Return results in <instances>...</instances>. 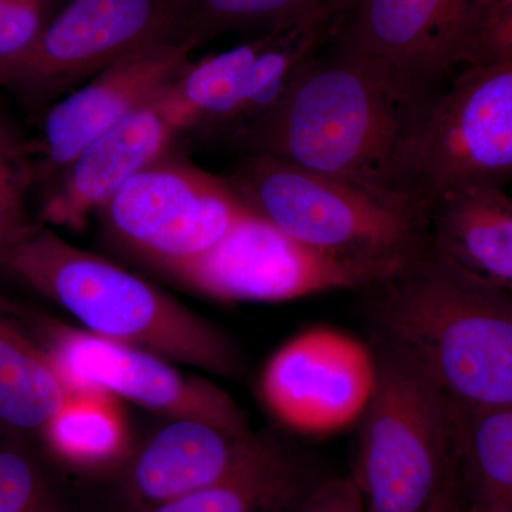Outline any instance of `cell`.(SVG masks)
<instances>
[{
	"label": "cell",
	"mask_w": 512,
	"mask_h": 512,
	"mask_svg": "<svg viewBox=\"0 0 512 512\" xmlns=\"http://www.w3.org/2000/svg\"><path fill=\"white\" fill-rule=\"evenodd\" d=\"M389 350L467 409H512V292L427 249L369 288Z\"/></svg>",
	"instance_id": "cell-1"
},
{
	"label": "cell",
	"mask_w": 512,
	"mask_h": 512,
	"mask_svg": "<svg viewBox=\"0 0 512 512\" xmlns=\"http://www.w3.org/2000/svg\"><path fill=\"white\" fill-rule=\"evenodd\" d=\"M436 93L332 47L232 146L390 191L404 144Z\"/></svg>",
	"instance_id": "cell-2"
},
{
	"label": "cell",
	"mask_w": 512,
	"mask_h": 512,
	"mask_svg": "<svg viewBox=\"0 0 512 512\" xmlns=\"http://www.w3.org/2000/svg\"><path fill=\"white\" fill-rule=\"evenodd\" d=\"M0 269L42 293L100 338L221 377H238L234 343L200 315L121 266L74 247L45 225L0 255Z\"/></svg>",
	"instance_id": "cell-3"
},
{
	"label": "cell",
	"mask_w": 512,
	"mask_h": 512,
	"mask_svg": "<svg viewBox=\"0 0 512 512\" xmlns=\"http://www.w3.org/2000/svg\"><path fill=\"white\" fill-rule=\"evenodd\" d=\"M242 201L316 251L392 275L430 248L429 211L416 201L248 154L227 177Z\"/></svg>",
	"instance_id": "cell-4"
},
{
	"label": "cell",
	"mask_w": 512,
	"mask_h": 512,
	"mask_svg": "<svg viewBox=\"0 0 512 512\" xmlns=\"http://www.w3.org/2000/svg\"><path fill=\"white\" fill-rule=\"evenodd\" d=\"M362 416L355 481L365 512H461L454 478L453 406L416 367L380 348Z\"/></svg>",
	"instance_id": "cell-5"
},
{
	"label": "cell",
	"mask_w": 512,
	"mask_h": 512,
	"mask_svg": "<svg viewBox=\"0 0 512 512\" xmlns=\"http://www.w3.org/2000/svg\"><path fill=\"white\" fill-rule=\"evenodd\" d=\"M512 178V63L461 67L429 101L404 144L390 191L429 205ZM429 211V210H427Z\"/></svg>",
	"instance_id": "cell-6"
},
{
	"label": "cell",
	"mask_w": 512,
	"mask_h": 512,
	"mask_svg": "<svg viewBox=\"0 0 512 512\" xmlns=\"http://www.w3.org/2000/svg\"><path fill=\"white\" fill-rule=\"evenodd\" d=\"M343 6H320L262 35L191 62L164 99L184 133L232 144L275 109L332 42Z\"/></svg>",
	"instance_id": "cell-7"
},
{
	"label": "cell",
	"mask_w": 512,
	"mask_h": 512,
	"mask_svg": "<svg viewBox=\"0 0 512 512\" xmlns=\"http://www.w3.org/2000/svg\"><path fill=\"white\" fill-rule=\"evenodd\" d=\"M194 291L225 302H286L366 289L390 276L316 251L249 211L214 247L163 266Z\"/></svg>",
	"instance_id": "cell-8"
},
{
	"label": "cell",
	"mask_w": 512,
	"mask_h": 512,
	"mask_svg": "<svg viewBox=\"0 0 512 512\" xmlns=\"http://www.w3.org/2000/svg\"><path fill=\"white\" fill-rule=\"evenodd\" d=\"M187 35V0H66L10 90L56 101L124 57Z\"/></svg>",
	"instance_id": "cell-9"
},
{
	"label": "cell",
	"mask_w": 512,
	"mask_h": 512,
	"mask_svg": "<svg viewBox=\"0 0 512 512\" xmlns=\"http://www.w3.org/2000/svg\"><path fill=\"white\" fill-rule=\"evenodd\" d=\"M101 211L114 237L163 268L214 247L251 208L227 178L167 154Z\"/></svg>",
	"instance_id": "cell-10"
},
{
	"label": "cell",
	"mask_w": 512,
	"mask_h": 512,
	"mask_svg": "<svg viewBox=\"0 0 512 512\" xmlns=\"http://www.w3.org/2000/svg\"><path fill=\"white\" fill-rule=\"evenodd\" d=\"M28 316L37 342L74 390L124 397L173 420H200L234 433H251L238 404L210 380L178 372L147 350Z\"/></svg>",
	"instance_id": "cell-11"
},
{
	"label": "cell",
	"mask_w": 512,
	"mask_h": 512,
	"mask_svg": "<svg viewBox=\"0 0 512 512\" xmlns=\"http://www.w3.org/2000/svg\"><path fill=\"white\" fill-rule=\"evenodd\" d=\"M377 382V357L342 330L313 328L276 350L261 376L269 412L306 436H329L362 419Z\"/></svg>",
	"instance_id": "cell-12"
},
{
	"label": "cell",
	"mask_w": 512,
	"mask_h": 512,
	"mask_svg": "<svg viewBox=\"0 0 512 512\" xmlns=\"http://www.w3.org/2000/svg\"><path fill=\"white\" fill-rule=\"evenodd\" d=\"M200 45L190 35L148 46L50 103L30 143L37 180L52 183L94 140L160 97Z\"/></svg>",
	"instance_id": "cell-13"
},
{
	"label": "cell",
	"mask_w": 512,
	"mask_h": 512,
	"mask_svg": "<svg viewBox=\"0 0 512 512\" xmlns=\"http://www.w3.org/2000/svg\"><path fill=\"white\" fill-rule=\"evenodd\" d=\"M476 0H348L333 49L377 64L400 79L439 92L458 69Z\"/></svg>",
	"instance_id": "cell-14"
},
{
	"label": "cell",
	"mask_w": 512,
	"mask_h": 512,
	"mask_svg": "<svg viewBox=\"0 0 512 512\" xmlns=\"http://www.w3.org/2000/svg\"><path fill=\"white\" fill-rule=\"evenodd\" d=\"M164 93L94 140L47 185L43 224L82 228L134 175L170 154L183 130Z\"/></svg>",
	"instance_id": "cell-15"
},
{
	"label": "cell",
	"mask_w": 512,
	"mask_h": 512,
	"mask_svg": "<svg viewBox=\"0 0 512 512\" xmlns=\"http://www.w3.org/2000/svg\"><path fill=\"white\" fill-rule=\"evenodd\" d=\"M275 450L251 433H234L200 420H173L138 454L131 488L157 507L238 476Z\"/></svg>",
	"instance_id": "cell-16"
},
{
	"label": "cell",
	"mask_w": 512,
	"mask_h": 512,
	"mask_svg": "<svg viewBox=\"0 0 512 512\" xmlns=\"http://www.w3.org/2000/svg\"><path fill=\"white\" fill-rule=\"evenodd\" d=\"M433 251L512 292V195L501 187L450 191L429 205Z\"/></svg>",
	"instance_id": "cell-17"
},
{
	"label": "cell",
	"mask_w": 512,
	"mask_h": 512,
	"mask_svg": "<svg viewBox=\"0 0 512 512\" xmlns=\"http://www.w3.org/2000/svg\"><path fill=\"white\" fill-rule=\"evenodd\" d=\"M76 393L23 326L16 306L0 296V429L43 434Z\"/></svg>",
	"instance_id": "cell-18"
},
{
	"label": "cell",
	"mask_w": 512,
	"mask_h": 512,
	"mask_svg": "<svg viewBox=\"0 0 512 512\" xmlns=\"http://www.w3.org/2000/svg\"><path fill=\"white\" fill-rule=\"evenodd\" d=\"M453 443L460 511L512 512V409L453 406Z\"/></svg>",
	"instance_id": "cell-19"
},
{
	"label": "cell",
	"mask_w": 512,
	"mask_h": 512,
	"mask_svg": "<svg viewBox=\"0 0 512 512\" xmlns=\"http://www.w3.org/2000/svg\"><path fill=\"white\" fill-rule=\"evenodd\" d=\"M319 481L308 468L275 450L244 473L157 505L151 512H291Z\"/></svg>",
	"instance_id": "cell-20"
},
{
	"label": "cell",
	"mask_w": 512,
	"mask_h": 512,
	"mask_svg": "<svg viewBox=\"0 0 512 512\" xmlns=\"http://www.w3.org/2000/svg\"><path fill=\"white\" fill-rule=\"evenodd\" d=\"M43 436L53 451L83 467L109 464L127 444L123 417L111 394L82 390L49 421Z\"/></svg>",
	"instance_id": "cell-21"
},
{
	"label": "cell",
	"mask_w": 512,
	"mask_h": 512,
	"mask_svg": "<svg viewBox=\"0 0 512 512\" xmlns=\"http://www.w3.org/2000/svg\"><path fill=\"white\" fill-rule=\"evenodd\" d=\"M348 0H187V33L208 37L241 29L268 30L318 9Z\"/></svg>",
	"instance_id": "cell-22"
},
{
	"label": "cell",
	"mask_w": 512,
	"mask_h": 512,
	"mask_svg": "<svg viewBox=\"0 0 512 512\" xmlns=\"http://www.w3.org/2000/svg\"><path fill=\"white\" fill-rule=\"evenodd\" d=\"M36 180L30 143L0 111V255L32 228L26 201Z\"/></svg>",
	"instance_id": "cell-23"
},
{
	"label": "cell",
	"mask_w": 512,
	"mask_h": 512,
	"mask_svg": "<svg viewBox=\"0 0 512 512\" xmlns=\"http://www.w3.org/2000/svg\"><path fill=\"white\" fill-rule=\"evenodd\" d=\"M57 10V0H0V87L15 82Z\"/></svg>",
	"instance_id": "cell-24"
},
{
	"label": "cell",
	"mask_w": 512,
	"mask_h": 512,
	"mask_svg": "<svg viewBox=\"0 0 512 512\" xmlns=\"http://www.w3.org/2000/svg\"><path fill=\"white\" fill-rule=\"evenodd\" d=\"M512 63V0H476L458 67Z\"/></svg>",
	"instance_id": "cell-25"
},
{
	"label": "cell",
	"mask_w": 512,
	"mask_h": 512,
	"mask_svg": "<svg viewBox=\"0 0 512 512\" xmlns=\"http://www.w3.org/2000/svg\"><path fill=\"white\" fill-rule=\"evenodd\" d=\"M43 484L32 461L0 447V512H39Z\"/></svg>",
	"instance_id": "cell-26"
},
{
	"label": "cell",
	"mask_w": 512,
	"mask_h": 512,
	"mask_svg": "<svg viewBox=\"0 0 512 512\" xmlns=\"http://www.w3.org/2000/svg\"><path fill=\"white\" fill-rule=\"evenodd\" d=\"M291 512H365V504L353 478L320 480Z\"/></svg>",
	"instance_id": "cell-27"
}]
</instances>
